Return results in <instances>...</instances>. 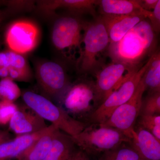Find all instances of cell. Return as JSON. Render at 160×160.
Segmentation results:
<instances>
[{
  "instance_id": "1",
  "label": "cell",
  "mask_w": 160,
  "mask_h": 160,
  "mask_svg": "<svg viewBox=\"0 0 160 160\" xmlns=\"http://www.w3.org/2000/svg\"><path fill=\"white\" fill-rule=\"evenodd\" d=\"M156 34L149 20L146 19L138 23L119 41L109 43L107 55L112 62L138 69L144 59L156 51Z\"/></svg>"
},
{
  "instance_id": "2",
  "label": "cell",
  "mask_w": 160,
  "mask_h": 160,
  "mask_svg": "<svg viewBox=\"0 0 160 160\" xmlns=\"http://www.w3.org/2000/svg\"><path fill=\"white\" fill-rule=\"evenodd\" d=\"M110 41L101 16L94 21L85 22L82 53L76 62L77 67L82 73L97 72L100 65V55L107 49Z\"/></svg>"
},
{
  "instance_id": "3",
  "label": "cell",
  "mask_w": 160,
  "mask_h": 160,
  "mask_svg": "<svg viewBox=\"0 0 160 160\" xmlns=\"http://www.w3.org/2000/svg\"><path fill=\"white\" fill-rule=\"evenodd\" d=\"M22 95L27 107L70 136L78 134L86 128L83 122L73 118L62 108L45 97L31 91L25 92Z\"/></svg>"
},
{
  "instance_id": "4",
  "label": "cell",
  "mask_w": 160,
  "mask_h": 160,
  "mask_svg": "<svg viewBox=\"0 0 160 160\" xmlns=\"http://www.w3.org/2000/svg\"><path fill=\"white\" fill-rule=\"evenodd\" d=\"M85 22L71 16L62 17L55 22L51 39L55 49L68 59L77 61L82 50Z\"/></svg>"
},
{
  "instance_id": "5",
  "label": "cell",
  "mask_w": 160,
  "mask_h": 160,
  "mask_svg": "<svg viewBox=\"0 0 160 160\" xmlns=\"http://www.w3.org/2000/svg\"><path fill=\"white\" fill-rule=\"evenodd\" d=\"M73 142L89 153H97L113 150L130 140L122 132L97 125L86 127L78 134L72 137Z\"/></svg>"
},
{
  "instance_id": "6",
  "label": "cell",
  "mask_w": 160,
  "mask_h": 160,
  "mask_svg": "<svg viewBox=\"0 0 160 160\" xmlns=\"http://www.w3.org/2000/svg\"><path fill=\"white\" fill-rule=\"evenodd\" d=\"M62 108L73 118L80 121L86 116L90 117L101 105L98 100L94 83L80 82L66 88L63 92Z\"/></svg>"
},
{
  "instance_id": "7",
  "label": "cell",
  "mask_w": 160,
  "mask_h": 160,
  "mask_svg": "<svg viewBox=\"0 0 160 160\" xmlns=\"http://www.w3.org/2000/svg\"><path fill=\"white\" fill-rule=\"evenodd\" d=\"M152 55L117 89L112 92L90 116L92 122L102 124L118 107L126 103L132 96L143 75L151 62Z\"/></svg>"
},
{
  "instance_id": "8",
  "label": "cell",
  "mask_w": 160,
  "mask_h": 160,
  "mask_svg": "<svg viewBox=\"0 0 160 160\" xmlns=\"http://www.w3.org/2000/svg\"><path fill=\"white\" fill-rule=\"evenodd\" d=\"M146 90L142 78L131 98L118 107L104 122L99 125L117 129L130 140L135 123L139 116L143 95Z\"/></svg>"
},
{
  "instance_id": "9",
  "label": "cell",
  "mask_w": 160,
  "mask_h": 160,
  "mask_svg": "<svg viewBox=\"0 0 160 160\" xmlns=\"http://www.w3.org/2000/svg\"><path fill=\"white\" fill-rule=\"evenodd\" d=\"M40 38L36 24L29 20H18L12 22L6 29L5 43L9 50L23 55L36 48Z\"/></svg>"
},
{
  "instance_id": "10",
  "label": "cell",
  "mask_w": 160,
  "mask_h": 160,
  "mask_svg": "<svg viewBox=\"0 0 160 160\" xmlns=\"http://www.w3.org/2000/svg\"><path fill=\"white\" fill-rule=\"evenodd\" d=\"M138 69H131L122 63L112 62L97 72L95 89L101 104Z\"/></svg>"
},
{
  "instance_id": "11",
  "label": "cell",
  "mask_w": 160,
  "mask_h": 160,
  "mask_svg": "<svg viewBox=\"0 0 160 160\" xmlns=\"http://www.w3.org/2000/svg\"><path fill=\"white\" fill-rule=\"evenodd\" d=\"M39 85L46 94L54 97L62 94L68 87L66 72L62 66L52 61H45L36 66Z\"/></svg>"
},
{
  "instance_id": "12",
  "label": "cell",
  "mask_w": 160,
  "mask_h": 160,
  "mask_svg": "<svg viewBox=\"0 0 160 160\" xmlns=\"http://www.w3.org/2000/svg\"><path fill=\"white\" fill-rule=\"evenodd\" d=\"M101 17L109 35L110 43L118 42L138 23L147 19L146 15L143 13L124 15H101Z\"/></svg>"
},
{
  "instance_id": "13",
  "label": "cell",
  "mask_w": 160,
  "mask_h": 160,
  "mask_svg": "<svg viewBox=\"0 0 160 160\" xmlns=\"http://www.w3.org/2000/svg\"><path fill=\"white\" fill-rule=\"evenodd\" d=\"M9 128L18 135L37 132L47 127L45 120L31 109H18L9 121Z\"/></svg>"
},
{
  "instance_id": "14",
  "label": "cell",
  "mask_w": 160,
  "mask_h": 160,
  "mask_svg": "<svg viewBox=\"0 0 160 160\" xmlns=\"http://www.w3.org/2000/svg\"><path fill=\"white\" fill-rule=\"evenodd\" d=\"M98 3V0H48L40 1L38 6L40 10L46 14L63 9L78 14H89L96 18Z\"/></svg>"
},
{
  "instance_id": "15",
  "label": "cell",
  "mask_w": 160,
  "mask_h": 160,
  "mask_svg": "<svg viewBox=\"0 0 160 160\" xmlns=\"http://www.w3.org/2000/svg\"><path fill=\"white\" fill-rule=\"evenodd\" d=\"M130 142L143 160H160V141L149 132L141 127L133 130Z\"/></svg>"
},
{
  "instance_id": "16",
  "label": "cell",
  "mask_w": 160,
  "mask_h": 160,
  "mask_svg": "<svg viewBox=\"0 0 160 160\" xmlns=\"http://www.w3.org/2000/svg\"><path fill=\"white\" fill-rule=\"evenodd\" d=\"M49 126L37 132L18 135L14 139L0 144V160L16 158L48 130Z\"/></svg>"
},
{
  "instance_id": "17",
  "label": "cell",
  "mask_w": 160,
  "mask_h": 160,
  "mask_svg": "<svg viewBox=\"0 0 160 160\" xmlns=\"http://www.w3.org/2000/svg\"><path fill=\"white\" fill-rule=\"evenodd\" d=\"M98 6L101 15H124L135 13H143L146 18L150 11L142 8L141 0H100Z\"/></svg>"
},
{
  "instance_id": "18",
  "label": "cell",
  "mask_w": 160,
  "mask_h": 160,
  "mask_svg": "<svg viewBox=\"0 0 160 160\" xmlns=\"http://www.w3.org/2000/svg\"><path fill=\"white\" fill-rule=\"evenodd\" d=\"M58 128L54 125L49 126L48 130L32 145L16 158L18 160H43L51 149L55 133Z\"/></svg>"
},
{
  "instance_id": "19",
  "label": "cell",
  "mask_w": 160,
  "mask_h": 160,
  "mask_svg": "<svg viewBox=\"0 0 160 160\" xmlns=\"http://www.w3.org/2000/svg\"><path fill=\"white\" fill-rule=\"evenodd\" d=\"M75 145L71 136L58 129L51 149L43 160H68L75 151Z\"/></svg>"
},
{
  "instance_id": "20",
  "label": "cell",
  "mask_w": 160,
  "mask_h": 160,
  "mask_svg": "<svg viewBox=\"0 0 160 160\" xmlns=\"http://www.w3.org/2000/svg\"><path fill=\"white\" fill-rule=\"evenodd\" d=\"M146 90L151 92H160V52L157 50L152 55L151 62L142 78Z\"/></svg>"
},
{
  "instance_id": "21",
  "label": "cell",
  "mask_w": 160,
  "mask_h": 160,
  "mask_svg": "<svg viewBox=\"0 0 160 160\" xmlns=\"http://www.w3.org/2000/svg\"><path fill=\"white\" fill-rule=\"evenodd\" d=\"M0 67L28 69L30 68L27 60L23 55L10 50L0 52Z\"/></svg>"
},
{
  "instance_id": "22",
  "label": "cell",
  "mask_w": 160,
  "mask_h": 160,
  "mask_svg": "<svg viewBox=\"0 0 160 160\" xmlns=\"http://www.w3.org/2000/svg\"><path fill=\"white\" fill-rule=\"evenodd\" d=\"M22 95L19 87L10 78H2L0 81V99L14 102Z\"/></svg>"
},
{
  "instance_id": "23",
  "label": "cell",
  "mask_w": 160,
  "mask_h": 160,
  "mask_svg": "<svg viewBox=\"0 0 160 160\" xmlns=\"http://www.w3.org/2000/svg\"><path fill=\"white\" fill-rule=\"evenodd\" d=\"M120 147L105 152L102 160H144L132 148Z\"/></svg>"
},
{
  "instance_id": "24",
  "label": "cell",
  "mask_w": 160,
  "mask_h": 160,
  "mask_svg": "<svg viewBox=\"0 0 160 160\" xmlns=\"http://www.w3.org/2000/svg\"><path fill=\"white\" fill-rule=\"evenodd\" d=\"M160 92H151L142 100L140 114L160 115Z\"/></svg>"
},
{
  "instance_id": "25",
  "label": "cell",
  "mask_w": 160,
  "mask_h": 160,
  "mask_svg": "<svg viewBox=\"0 0 160 160\" xmlns=\"http://www.w3.org/2000/svg\"><path fill=\"white\" fill-rule=\"evenodd\" d=\"M139 124L141 128L146 129L160 141V115L140 114Z\"/></svg>"
},
{
  "instance_id": "26",
  "label": "cell",
  "mask_w": 160,
  "mask_h": 160,
  "mask_svg": "<svg viewBox=\"0 0 160 160\" xmlns=\"http://www.w3.org/2000/svg\"><path fill=\"white\" fill-rule=\"evenodd\" d=\"M18 107L13 102L2 101L0 102V124L6 125L9 121Z\"/></svg>"
},
{
  "instance_id": "27",
  "label": "cell",
  "mask_w": 160,
  "mask_h": 160,
  "mask_svg": "<svg viewBox=\"0 0 160 160\" xmlns=\"http://www.w3.org/2000/svg\"><path fill=\"white\" fill-rule=\"evenodd\" d=\"M147 18L151 24L153 31L156 33L159 32L160 30V1L159 0L154 9L150 12Z\"/></svg>"
},
{
  "instance_id": "28",
  "label": "cell",
  "mask_w": 160,
  "mask_h": 160,
  "mask_svg": "<svg viewBox=\"0 0 160 160\" xmlns=\"http://www.w3.org/2000/svg\"><path fill=\"white\" fill-rule=\"evenodd\" d=\"M8 6L13 9H19L29 8L33 5L31 1H11L6 2Z\"/></svg>"
},
{
  "instance_id": "29",
  "label": "cell",
  "mask_w": 160,
  "mask_h": 160,
  "mask_svg": "<svg viewBox=\"0 0 160 160\" xmlns=\"http://www.w3.org/2000/svg\"><path fill=\"white\" fill-rule=\"evenodd\" d=\"M159 0H141V6L146 11H152Z\"/></svg>"
},
{
  "instance_id": "30",
  "label": "cell",
  "mask_w": 160,
  "mask_h": 160,
  "mask_svg": "<svg viewBox=\"0 0 160 160\" xmlns=\"http://www.w3.org/2000/svg\"><path fill=\"white\" fill-rule=\"evenodd\" d=\"M68 160H89L86 153L81 151H75Z\"/></svg>"
},
{
  "instance_id": "31",
  "label": "cell",
  "mask_w": 160,
  "mask_h": 160,
  "mask_svg": "<svg viewBox=\"0 0 160 160\" xmlns=\"http://www.w3.org/2000/svg\"><path fill=\"white\" fill-rule=\"evenodd\" d=\"M10 140V134L7 131L0 130V144Z\"/></svg>"
},
{
  "instance_id": "32",
  "label": "cell",
  "mask_w": 160,
  "mask_h": 160,
  "mask_svg": "<svg viewBox=\"0 0 160 160\" xmlns=\"http://www.w3.org/2000/svg\"><path fill=\"white\" fill-rule=\"evenodd\" d=\"M6 12L0 10V28L2 27L3 23L6 18Z\"/></svg>"
},
{
  "instance_id": "33",
  "label": "cell",
  "mask_w": 160,
  "mask_h": 160,
  "mask_svg": "<svg viewBox=\"0 0 160 160\" xmlns=\"http://www.w3.org/2000/svg\"><path fill=\"white\" fill-rule=\"evenodd\" d=\"M1 45H2V41H1V38H0V47H1Z\"/></svg>"
},
{
  "instance_id": "34",
  "label": "cell",
  "mask_w": 160,
  "mask_h": 160,
  "mask_svg": "<svg viewBox=\"0 0 160 160\" xmlns=\"http://www.w3.org/2000/svg\"><path fill=\"white\" fill-rule=\"evenodd\" d=\"M2 1H0V4H2Z\"/></svg>"
},
{
  "instance_id": "35",
  "label": "cell",
  "mask_w": 160,
  "mask_h": 160,
  "mask_svg": "<svg viewBox=\"0 0 160 160\" xmlns=\"http://www.w3.org/2000/svg\"></svg>"
}]
</instances>
